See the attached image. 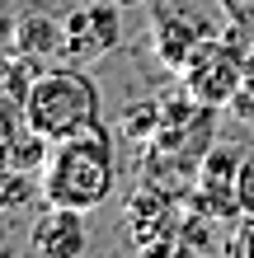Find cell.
Wrapping results in <instances>:
<instances>
[{"label": "cell", "mask_w": 254, "mask_h": 258, "mask_svg": "<svg viewBox=\"0 0 254 258\" xmlns=\"http://www.w3.org/2000/svg\"><path fill=\"white\" fill-rule=\"evenodd\" d=\"M38 178H42V202L52 207H80V211L104 207L118 188V155L109 127L99 122L80 136L57 141Z\"/></svg>", "instance_id": "6da1fadb"}, {"label": "cell", "mask_w": 254, "mask_h": 258, "mask_svg": "<svg viewBox=\"0 0 254 258\" xmlns=\"http://www.w3.org/2000/svg\"><path fill=\"white\" fill-rule=\"evenodd\" d=\"M99 108H104V99H99L94 75H89V66H76V61L38 71L28 80V94H24V122L38 136H47L52 146L99 127L104 122Z\"/></svg>", "instance_id": "7a4b0ae2"}, {"label": "cell", "mask_w": 254, "mask_h": 258, "mask_svg": "<svg viewBox=\"0 0 254 258\" xmlns=\"http://www.w3.org/2000/svg\"><path fill=\"white\" fill-rule=\"evenodd\" d=\"M249 52H254V38L245 33V28H235V24L217 28V33L184 61V71H179L184 94L226 108V103L235 99V89L245 85V75H249Z\"/></svg>", "instance_id": "3957f363"}, {"label": "cell", "mask_w": 254, "mask_h": 258, "mask_svg": "<svg viewBox=\"0 0 254 258\" xmlns=\"http://www.w3.org/2000/svg\"><path fill=\"white\" fill-rule=\"evenodd\" d=\"M123 47V14L118 0H85L80 10L66 14V61L94 66L99 56Z\"/></svg>", "instance_id": "277c9868"}, {"label": "cell", "mask_w": 254, "mask_h": 258, "mask_svg": "<svg viewBox=\"0 0 254 258\" xmlns=\"http://www.w3.org/2000/svg\"><path fill=\"white\" fill-rule=\"evenodd\" d=\"M151 33H156V56L170 71H184V61L217 33V24L198 10L179 5V0H156L151 5Z\"/></svg>", "instance_id": "5b68a950"}, {"label": "cell", "mask_w": 254, "mask_h": 258, "mask_svg": "<svg viewBox=\"0 0 254 258\" xmlns=\"http://www.w3.org/2000/svg\"><path fill=\"white\" fill-rule=\"evenodd\" d=\"M235 174H240V160H235L231 146L212 141V150L202 155V164L193 169V188L188 192V207L202 211V216H212L217 225L221 221H235L240 216V197H235Z\"/></svg>", "instance_id": "8992f818"}, {"label": "cell", "mask_w": 254, "mask_h": 258, "mask_svg": "<svg viewBox=\"0 0 254 258\" xmlns=\"http://www.w3.org/2000/svg\"><path fill=\"white\" fill-rule=\"evenodd\" d=\"M10 47L33 75L47 71V66H62L66 61V19H52V14H42V10H28L10 28Z\"/></svg>", "instance_id": "52a82bcc"}, {"label": "cell", "mask_w": 254, "mask_h": 258, "mask_svg": "<svg viewBox=\"0 0 254 258\" xmlns=\"http://www.w3.org/2000/svg\"><path fill=\"white\" fill-rule=\"evenodd\" d=\"M85 216H89V211H80V207H52V202H42L33 230H28V249L42 253V258H80L89 249Z\"/></svg>", "instance_id": "ba28073f"}, {"label": "cell", "mask_w": 254, "mask_h": 258, "mask_svg": "<svg viewBox=\"0 0 254 258\" xmlns=\"http://www.w3.org/2000/svg\"><path fill=\"white\" fill-rule=\"evenodd\" d=\"M33 197H42V178L33 169H14V164H0V211H19Z\"/></svg>", "instance_id": "9c48e42d"}, {"label": "cell", "mask_w": 254, "mask_h": 258, "mask_svg": "<svg viewBox=\"0 0 254 258\" xmlns=\"http://www.w3.org/2000/svg\"><path fill=\"white\" fill-rule=\"evenodd\" d=\"M160 117H165V103H132V113L123 117V136L151 146V136L160 132Z\"/></svg>", "instance_id": "30bf717a"}, {"label": "cell", "mask_w": 254, "mask_h": 258, "mask_svg": "<svg viewBox=\"0 0 254 258\" xmlns=\"http://www.w3.org/2000/svg\"><path fill=\"white\" fill-rule=\"evenodd\" d=\"M221 249L231 258H254V216H235L226 239H221Z\"/></svg>", "instance_id": "8fae6325"}, {"label": "cell", "mask_w": 254, "mask_h": 258, "mask_svg": "<svg viewBox=\"0 0 254 258\" xmlns=\"http://www.w3.org/2000/svg\"><path fill=\"white\" fill-rule=\"evenodd\" d=\"M235 197H240V216H254V146L240 155V174H235Z\"/></svg>", "instance_id": "7c38bea8"}, {"label": "cell", "mask_w": 254, "mask_h": 258, "mask_svg": "<svg viewBox=\"0 0 254 258\" xmlns=\"http://www.w3.org/2000/svg\"><path fill=\"white\" fill-rule=\"evenodd\" d=\"M221 10H226V19L235 28H245V33L254 38V0H221Z\"/></svg>", "instance_id": "4fadbf2b"}, {"label": "cell", "mask_w": 254, "mask_h": 258, "mask_svg": "<svg viewBox=\"0 0 254 258\" xmlns=\"http://www.w3.org/2000/svg\"><path fill=\"white\" fill-rule=\"evenodd\" d=\"M245 85L254 89V52H249V75H245Z\"/></svg>", "instance_id": "5bb4252c"}]
</instances>
